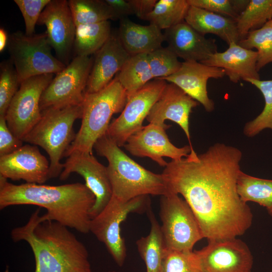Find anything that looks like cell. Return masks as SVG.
I'll return each instance as SVG.
<instances>
[{"label": "cell", "mask_w": 272, "mask_h": 272, "mask_svg": "<svg viewBox=\"0 0 272 272\" xmlns=\"http://www.w3.org/2000/svg\"><path fill=\"white\" fill-rule=\"evenodd\" d=\"M7 47L21 83L38 75H55L66 66L53 55L45 32L28 36L17 31L9 36Z\"/></svg>", "instance_id": "cell-7"}, {"label": "cell", "mask_w": 272, "mask_h": 272, "mask_svg": "<svg viewBox=\"0 0 272 272\" xmlns=\"http://www.w3.org/2000/svg\"><path fill=\"white\" fill-rule=\"evenodd\" d=\"M185 21L201 35H215L228 45L240 40L236 21L231 18L190 6Z\"/></svg>", "instance_id": "cell-24"}, {"label": "cell", "mask_w": 272, "mask_h": 272, "mask_svg": "<svg viewBox=\"0 0 272 272\" xmlns=\"http://www.w3.org/2000/svg\"><path fill=\"white\" fill-rule=\"evenodd\" d=\"M93 62L90 56H76L55 74L41 96V111L82 104Z\"/></svg>", "instance_id": "cell-10"}, {"label": "cell", "mask_w": 272, "mask_h": 272, "mask_svg": "<svg viewBox=\"0 0 272 272\" xmlns=\"http://www.w3.org/2000/svg\"><path fill=\"white\" fill-rule=\"evenodd\" d=\"M82 112V103L44 109L39 121L23 139L48 154L50 178L59 176L63 170L60 160L75 138L73 125L77 119H81Z\"/></svg>", "instance_id": "cell-6"}, {"label": "cell", "mask_w": 272, "mask_h": 272, "mask_svg": "<svg viewBox=\"0 0 272 272\" xmlns=\"http://www.w3.org/2000/svg\"><path fill=\"white\" fill-rule=\"evenodd\" d=\"M108 21L76 26L74 44L76 56H90L95 54L111 35Z\"/></svg>", "instance_id": "cell-26"}, {"label": "cell", "mask_w": 272, "mask_h": 272, "mask_svg": "<svg viewBox=\"0 0 272 272\" xmlns=\"http://www.w3.org/2000/svg\"><path fill=\"white\" fill-rule=\"evenodd\" d=\"M147 54L130 55L116 75L125 89L127 98L154 79Z\"/></svg>", "instance_id": "cell-27"}, {"label": "cell", "mask_w": 272, "mask_h": 272, "mask_svg": "<svg viewBox=\"0 0 272 272\" xmlns=\"http://www.w3.org/2000/svg\"><path fill=\"white\" fill-rule=\"evenodd\" d=\"M23 143L10 129L5 116H0V156L15 152L23 146Z\"/></svg>", "instance_id": "cell-39"}, {"label": "cell", "mask_w": 272, "mask_h": 272, "mask_svg": "<svg viewBox=\"0 0 272 272\" xmlns=\"http://www.w3.org/2000/svg\"><path fill=\"white\" fill-rule=\"evenodd\" d=\"M271 272H272V270H271Z\"/></svg>", "instance_id": "cell-44"}, {"label": "cell", "mask_w": 272, "mask_h": 272, "mask_svg": "<svg viewBox=\"0 0 272 272\" xmlns=\"http://www.w3.org/2000/svg\"><path fill=\"white\" fill-rule=\"evenodd\" d=\"M105 2L112 12L113 20H120L134 15L132 7L128 0H105Z\"/></svg>", "instance_id": "cell-40"}, {"label": "cell", "mask_w": 272, "mask_h": 272, "mask_svg": "<svg viewBox=\"0 0 272 272\" xmlns=\"http://www.w3.org/2000/svg\"><path fill=\"white\" fill-rule=\"evenodd\" d=\"M130 56L117 35L111 34L106 42L95 54L85 93L96 92L105 88L119 72Z\"/></svg>", "instance_id": "cell-21"}, {"label": "cell", "mask_w": 272, "mask_h": 272, "mask_svg": "<svg viewBox=\"0 0 272 272\" xmlns=\"http://www.w3.org/2000/svg\"><path fill=\"white\" fill-rule=\"evenodd\" d=\"M237 192L245 202L251 201L264 207L272 218V179L254 177L240 171Z\"/></svg>", "instance_id": "cell-28"}, {"label": "cell", "mask_w": 272, "mask_h": 272, "mask_svg": "<svg viewBox=\"0 0 272 272\" xmlns=\"http://www.w3.org/2000/svg\"><path fill=\"white\" fill-rule=\"evenodd\" d=\"M159 215L166 250L192 251L194 245L203 238L194 214L179 194L169 193L161 196Z\"/></svg>", "instance_id": "cell-8"}, {"label": "cell", "mask_w": 272, "mask_h": 272, "mask_svg": "<svg viewBox=\"0 0 272 272\" xmlns=\"http://www.w3.org/2000/svg\"><path fill=\"white\" fill-rule=\"evenodd\" d=\"M150 207L149 195L140 196L126 202L112 196L102 211L91 219L89 232L105 245L119 266L123 265L126 256L124 240L121 235V223L129 214L147 211Z\"/></svg>", "instance_id": "cell-9"}, {"label": "cell", "mask_w": 272, "mask_h": 272, "mask_svg": "<svg viewBox=\"0 0 272 272\" xmlns=\"http://www.w3.org/2000/svg\"><path fill=\"white\" fill-rule=\"evenodd\" d=\"M190 6L236 20L245 8L243 0H187Z\"/></svg>", "instance_id": "cell-37"}, {"label": "cell", "mask_w": 272, "mask_h": 272, "mask_svg": "<svg viewBox=\"0 0 272 272\" xmlns=\"http://www.w3.org/2000/svg\"><path fill=\"white\" fill-rule=\"evenodd\" d=\"M225 76L222 69L209 66L200 62L184 61L177 72L162 79L178 86L200 103L206 111L210 112L214 110L215 104L208 96V81L211 78H222Z\"/></svg>", "instance_id": "cell-19"}, {"label": "cell", "mask_w": 272, "mask_h": 272, "mask_svg": "<svg viewBox=\"0 0 272 272\" xmlns=\"http://www.w3.org/2000/svg\"><path fill=\"white\" fill-rule=\"evenodd\" d=\"M68 1L76 26L113 19L112 12L105 0H69Z\"/></svg>", "instance_id": "cell-31"}, {"label": "cell", "mask_w": 272, "mask_h": 272, "mask_svg": "<svg viewBox=\"0 0 272 272\" xmlns=\"http://www.w3.org/2000/svg\"><path fill=\"white\" fill-rule=\"evenodd\" d=\"M198 157L168 162L161 174L169 193L183 197L208 241L242 235L253 215L237 192L242 152L218 143Z\"/></svg>", "instance_id": "cell-1"}, {"label": "cell", "mask_w": 272, "mask_h": 272, "mask_svg": "<svg viewBox=\"0 0 272 272\" xmlns=\"http://www.w3.org/2000/svg\"><path fill=\"white\" fill-rule=\"evenodd\" d=\"M202 272H251L253 257L247 245L236 238L208 241L194 251Z\"/></svg>", "instance_id": "cell-13"}, {"label": "cell", "mask_w": 272, "mask_h": 272, "mask_svg": "<svg viewBox=\"0 0 272 272\" xmlns=\"http://www.w3.org/2000/svg\"><path fill=\"white\" fill-rule=\"evenodd\" d=\"M198 103L186 94L175 84L168 83L158 100L151 109L146 119L150 123L166 126V120H171L184 131L191 149L187 157L189 160H198V155L194 150L190 141L189 115L193 108Z\"/></svg>", "instance_id": "cell-17"}, {"label": "cell", "mask_w": 272, "mask_h": 272, "mask_svg": "<svg viewBox=\"0 0 272 272\" xmlns=\"http://www.w3.org/2000/svg\"><path fill=\"white\" fill-rule=\"evenodd\" d=\"M161 272H202L194 251L165 249Z\"/></svg>", "instance_id": "cell-36"}, {"label": "cell", "mask_w": 272, "mask_h": 272, "mask_svg": "<svg viewBox=\"0 0 272 272\" xmlns=\"http://www.w3.org/2000/svg\"><path fill=\"white\" fill-rule=\"evenodd\" d=\"M55 75L43 74L22 81L5 115L11 131L23 141L40 120L41 96Z\"/></svg>", "instance_id": "cell-11"}, {"label": "cell", "mask_w": 272, "mask_h": 272, "mask_svg": "<svg viewBox=\"0 0 272 272\" xmlns=\"http://www.w3.org/2000/svg\"><path fill=\"white\" fill-rule=\"evenodd\" d=\"M9 36L7 31L3 27L0 28V52H2L8 46Z\"/></svg>", "instance_id": "cell-42"}, {"label": "cell", "mask_w": 272, "mask_h": 272, "mask_svg": "<svg viewBox=\"0 0 272 272\" xmlns=\"http://www.w3.org/2000/svg\"><path fill=\"white\" fill-rule=\"evenodd\" d=\"M153 79H163L177 72L181 66L178 57L168 47H161L147 54Z\"/></svg>", "instance_id": "cell-35"}, {"label": "cell", "mask_w": 272, "mask_h": 272, "mask_svg": "<svg viewBox=\"0 0 272 272\" xmlns=\"http://www.w3.org/2000/svg\"><path fill=\"white\" fill-rule=\"evenodd\" d=\"M94 194L85 184L52 186L25 183L16 185L0 176V209L12 206L44 208V219L56 221L83 234L89 232Z\"/></svg>", "instance_id": "cell-2"}, {"label": "cell", "mask_w": 272, "mask_h": 272, "mask_svg": "<svg viewBox=\"0 0 272 272\" xmlns=\"http://www.w3.org/2000/svg\"><path fill=\"white\" fill-rule=\"evenodd\" d=\"M228 45L225 51L217 52L200 62L222 69L225 75L234 83L241 79H260L256 67L257 51L245 48L235 42Z\"/></svg>", "instance_id": "cell-22"}, {"label": "cell", "mask_w": 272, "mask_h": 272, "mask_svg": "<svg viewBox=\"0 0 272 272\" xmlns=\"http://www.w3.org/2000/svg\"><path fill=\"white\" fill-rule=\"evenodd\" d=\"M37 25L45 26V33L56 57L67 65L71 61L76 30L69 1L50 0Z\"/></svg>", "instance_id": "cell-16"}, {"label": "cell", "mask_w": 272, "mask_h": 272, "mask_svg": "<svg viewBox=\"0 0 272 272\" xmlns=\"http://www.w3.org/2000/svg\"><path fill=\"white\" fill-rule=\"evenodd\" d=\"M151 224L149 234L136 242L138 251L144 260L146 272H161L165 252L163 235L159 225L151 206L147 210Z\"/></svg>", "instance_id": "cell-25"}, {"label": "cell", "mask_w": 272, "mask_h": 272, "mask_svg": "<svg viewBox=\"0 0 272 272\" xmlns=\"http://www.w3.org/2000/svg\"><path fill=\"white\" fill-rule=\"evenodd\" d=\"M272 20V0H250L236 20L240 40L251 31L259 29Z\"/></svg>", "instance_id": "cell-30"}, {"label": "cell", "mask_w": 272, "mask_h": 272, "mask_svg": "<svg viewBox=\"0 0 272 272\" xmlns=\"http://www.w3.org/2000/svg\"><path fill=\"white\" fill-rule=\"evenodd\" d=\"M94 148L108 162L112 196L119 200L126 202L140 196L169 193L162 174L152 172L133 161L106 133L97 140Z\"/></svg>", "instance_id": "cell-4"}, {"label": "cell", "mask_w": 272, "mask_h": 272, "mask_svg": "<svg viewBox=\"0 0 272 272\" xmlns=\"http://www.w3.org/2000/svg\"><path fill=\"white\" fill-rule=\"evenodd\" d=\"M66 157L59 179L64 180L73 173H77L84 178L85 184L96 198L91 212L92 218L102 211L112 196L107 167L100 163L91 153L75 152Z\"/></svg>", "instance_id": "cell-14"}, {"label": "cell", "mask_w": 272, "mask_h": 272, "mask_svg": "<svg viewBox=\"0 0 272 272\" xmlns=\"http://www.w3.org/2000/svg\"><path fill=\"white\" fill-rule=\"evenodd\" d=\"M117 36L130 55L150 53L162 47L165 41L164 34L156 25L138 24L127 18L120 20Z\"/></svg>", "instance_id": "cell-23"}, {"label": "cell", "mask_w": 272, "mask_h": 272, "mask_svg": "<svg viewBox=\"0 0 272 272\" xmlns=\"http://www.w3.org/2000/svg\"><path fill=\"white\" fill-rule=\"evenodd\" d=\"M189 7L187 0H159L146 20L165 30L184 21Z\"/></svg>", "instance_id": "cell-29"}, {"label": "cell", "mask_w": 272, "mask_h": 272, "mask_svg": "<svg viewBox=\"0 0 272 272\" xmlns=\"http://www.w3.org/2000/svg\"><path fill=\"white\" fill-rule=\"evenodd\" d=\"M107 272H116L115 271H107Z\"/></svg>", "instance_id": "cell-43"}, {"label": "cell", "mask_w": 272, "mask_h": 272, "mask_svg": "<svg viewBox=\"0 0 272 272\" xmlns=\"http://www.w3.org/2000/svg\"><path fill=\"white\" fill-rule=\"evenodd\" d=\"M170 126L149 123L131 135L123 147L131 155L150 158L160 166L165 167L168 163L163 157L179 160L187 157L191 152L189 145L178 148L170 141L166 130Z\"/></svg>", "instance_id": "cell-15"}, {"label": "cell", "mask_w": 272, "mask_h": 272, "mask_svg": "<svg viewBox=\"0 0 272 272\" xmlns=\"http://www.w3.org/2000/svg\"><path fill=\"white\" fill-rule=\"evenodd\" d=\"M50 0H14L25 22V34H35V26L43 10Z\"/></svg>", "instance_id": "cell-38"}, {"label": "cell", "mask_w": 272, "mask_h": 272, "mask_svg": "<svg viewBox=\"0 0 272 272\" xmlns=\"http://www.w3.org/2000/svg\"><path fill=\"white\" fill-rule=\"evenodd\" d=\"M168 82L155 79L127 98L120 115L110 122L106 134L119 147L141 129L151 109L158 100Z\"/></svg>", "instance_id": "cell-12"}, {"label": "cell", "mask_w": 272, "mask_h": 272, "mask_svg": "<svg viewBox=\"0 0 272 272\" xmlns=\"http://www.w3.org/2000/svg\"><path fill=\"white\" fill-rule=\"evenodd\" d=\"M133 9L134 15L139 19L146 20L147 17L155 8L157 0H128Z\"/></svg>", "instance_id": "cell-41"}, {"label": "cell", "mask_w": 272, "mask_h": 272, "mask_svg": "<svg viewBox=\"0 0 272 272\" xmlns=\"http://www.w3.org/2000/svg\"><path fill=\"white\" fill-rule=\"evenodd\" d=\"M167 47L185 61L202 62L217 51L216 40L207 38L185 21L164 30Z\"/></svg>", "instance_id": "cell-20"}, {"label": "cell", "mask_w": 272, "mask_h": 272, "mask_svg": "<svg viewBox=\"0 0 272 272\" xmlns=\"http://www.w3.org/2000/svg\"><path fill=\"white\" fill-rule=\"evenodd\" d=\"M245 81L256 87L262 94L264 106L261 112L254 119L246 123L243 133L252 138L266 128L272 130V80L247 79Z\"/></svg>", "instance_id": "cell-33"}, {"label": "cell", "mask_w": 272, "mask_h": 272, "mask_svg": "<svg viewBox=\"0 0 272 272\" xmlns=\"http://www.w3.org/2000/svg\"><path fill=\"white\" fill-rule=\"evenodd\" d=\"M50 163L36 146L27 144L0 156V176L14 181L43 184L50 179Z\"/></svg>", "instance_id": "cell-18"}, {"label": "cell", "mask_w": 272, "mask_h": 272, "mask_svg": "<svg viewBox=\"0 0 272 272\" xmlns=\"http://www.w3.org/2000/svg\"><path fill=\"white\" fill-rule=\"evenodd\" d=\"M127 101V93L116 76L102 90L85 93L81 127L64 157L75 152L92 154L96 142L106 133L112 115L121 112Z\"/></svg>", "instance_id": "cell-5"}, {"label": "cell", "mask_w": 272, "mask_h": 272, "mask_svg": "<svg viewBox=\"0 0 272 272\" xmlns=\"http://www.w3.org/2000/svg\"><path fill=\"white\" fill-rule=\"evenodd\" d=\"M14 242L26 241L33 253L35 272H92L85 245L67 227L43 220L40 209L11 232Z\"/></svg>", "instance_id": "cell-3"}, {"label": "cell", "mask_w": 272, "mask_h": 272, "mask_svg": "<svg viewBox=\"0 0 272 272\" xmlns=\"http://www.w3.org/2000/svg\"><path fill=\"white\" fill-rule=\"evenodd\" d=\"M21 85L17 72L10 59L0 64V116H5L8 107Z\"/></svg>", "instance_id": "cell-34"}, {"label": "cell", "mask_w": 272, "mask_h": 272, "mask_svg": "<svg viewBox=\"0 0 272 272\" xmlns=\"http://www.w3.org/2000/svg\"><path fill=\"white\" fill-rule=\"evenodd\" d=\"M238 44L246 49H256L258 71L272 62V20L262 27L250 31Z\"/></svg>", "instance_id": "cell-32"}]
</instances>
